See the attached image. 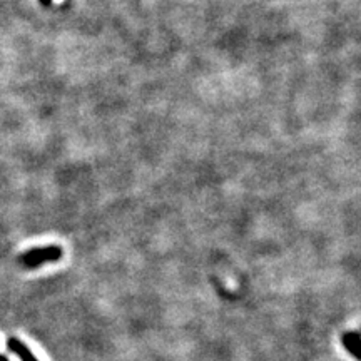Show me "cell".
Wrapping results in <instances>:
<instances>
[{
  "label": "cell",
  "instance_id": "obj_1",
  "mask_svg": "<svg viewBox=\"0 0 361 361\" xmlns=\"http://www.w3.org/2000/svg\"><path fill=\"white\" fill-rule=\"evenodd\" d=\"M62 258V250L59 246L34 247L20 256V263L24 268L35 269L45 263H56Z\"/></svg>",
  "mask_w": 361,
  "mask_h": 361
},
{
  "label": "cell",
  "instance_id": "obj_2",
  "mask_svg": "<svg viewBox=\"0 0 361 361\" xmlns=\"http://www.w3.org/2000/svg\"><path fill=\"white\" fill-rule=\"evenodd\" d=\"M7 348L11 350L12 353H16L17 356H19L22 361H37V358H35L32 351L27 348L24 343L17 340V338H8Z\"/></svg>",
  "mask_w": 361,
  "mask_h": 361
},
{
  "label": "cell",
  "instance_id": "obj_3",
  "mask_svg": "<svg viewBox=\"0 0 361 361\" xmlns=\"http://www.w3.org/2000/svg\"><path fill=\"white\" fill-rule=\"evenodd\" d=\"M341 341H343V346L348 350V353L353 355L355 358H360V333L358 331L343 333Z\"/></svg>",
  "mask_w": 361,
  "mask_h": 361
},
{
  "label": "cell",
  "instance_id": "obj_4",
  "mask_svg": "<svg viewBox=\"0 0 361 361\" xmlns=\"http://www.w3.org/2000/svg\"><path fill=\"white\" fill-rule=\"evenodd\" d=\"M0 361H8V360L4 355H0Z\"/></svg>",
  "mask_w": 361,
  "mask_h": 361
}]
</instances>
